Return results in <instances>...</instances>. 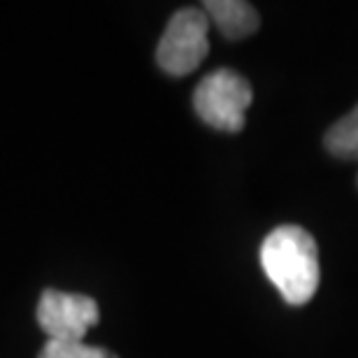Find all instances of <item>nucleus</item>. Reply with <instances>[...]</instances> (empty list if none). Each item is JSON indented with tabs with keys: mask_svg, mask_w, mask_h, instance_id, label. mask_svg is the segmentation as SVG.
<instances>
[{
	"mask_svg": "<svg viewBox=\"0 0 358 358\" xmlns=\"http://www.w3.org/2000/svg\"><path fill=\"white\" fill-rule=\"evenodd\" d=\"M261 266L289 305L310 303L319 289V249L300 226H279L263 240Z\"/></svg>",
	"mask_w": 358,
	"mask_h": 358,
	"instance_id": "1",
	"label": "nucleus"
},
{
	"mask_svg": "<svg viewBox=\"0 0 358 358\" xmlns=\"http://www.w3.org/2000/svg\"><path fill=\"white\" fill-rule=\"evenodd\" d=\"M254 100L249 82L235 70H214L193 93V107L207 126L224 133H238L245 128L247 110Z\"/></svg>",
	"mask_w": 358,
	"mask_h": 358,
	"instance_id": "2",
	"label": "nucleus"
},
{
	"mask_svg": "<svg viewBox=\"0 0 358 358\" xmlns=\"http://www.w3.org/2000/svg\"><path fill=\"white\" fill-rule=\"evenodd\" d=\"M210 54V19L203 10L184 7L175 12L156 49L161 70L173 77L193 73Z\"/></svg>",
	"mask_w": 358,
	"mask_h": 358,
	"instance_id": "3",
	"label": "nucleus"
},
{
	"mask_svg": "<svg viewBox=\"0 0 358 358\" xmlns=\"http://www.w3.org/2000/svg\"><path fill=\"white\" fill-rule=\"evenodd\" d=\"M100 319L98 303L82 293L47 289L38 303V324L56 342H80Z\"/></svg>",
	"mask_w": 358,
	"mask_h": 358,
	"instance_id": "4",
	"label": "nucleus"
},
{
	"mask_svg": "<svg viewBox=\"0 0 358 358\" xmlns=\"http://www.w3.org/2000/svg\"><path fill=\"white\" fill-rule=\"evenodd\" d=\"M203 12L228 40L249 38L261 26L256 7L252 3H245V0H207Z\"/></svg>",
	"mask_w": 358,
	"mask_h": 358,
	"instance_id": "5",
	"label": "nucleus"
},
{
	"mask_svg": "<svg viewBox=\"0 0 358 358\" xmlns=\"http://www.w3.org/2000/svg\"><path fill=\"white\" fill-rule=\"evenodd\" d=\"M324 145L338 159H358V105L328 128Z\"/></svg>",
	"mask_w": 358,
	"mask_h": 358,
	"instance_id": "6",
	"label": "nucleus"
},
{
	"mask_svg": "<svg viewBox=\"0 0 358 358\" xmlns=\"http://www.w3.org/2000/svg\"><path fill=\"white\" fill-rule=\"evenodd\" d=\"M38 358H117L112 352L103 347L87 345L84 340L80 342H56L49 340Z\"/></svg>",
	"mask_w": 358,
	"mask_h": 358,
	"instance_id": "7",
	"label": "nucleus"
}]
</instances>
